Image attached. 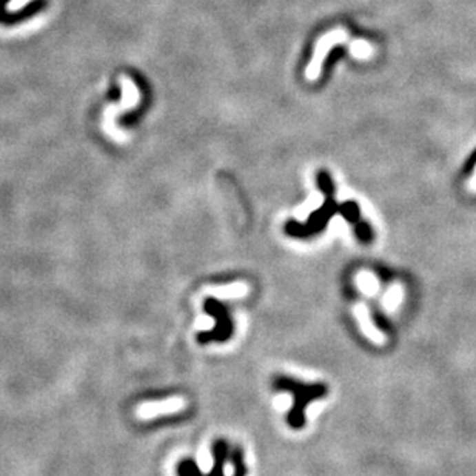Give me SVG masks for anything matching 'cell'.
Masks as SVG:
<instances>
[{
	"mask_svg": "<svg viewBox=\"0 0 476 476\" xmlns=\"http://www.w3.org/2000/svg\"><path fill=\"white\" fill-rule=\"evenodd\" d=\"M355 53L360 54V56H367L370 53V50H369L367 45L358 43V48H355Z\"/></svg>",
	"mask_w": 476,
	"mask_h": 476,
	"instance_id": "obj_4",
	"label": "cell"
},
{
	"mask_svg": "<svg viewBox=\"0 0 476 476\" xmlns=\"http://www.w3.org/2000/svg\"><path fill=\"white\" fill-rule=\"evenodd\" d=\"M204 309L208 315H211L214 318L216 325H214L211 331L199 333L198 341L200 344H208L213 341L227 342L234 333V324L230 316V309L227 307V304L219 302L218 299H214V298L207 299L204 304Z\"/></svg>",
	"mask_w": 476,
	"mask_h": 476,
	"instance_id": "obj_2",
	"label": "cell"
},
{
	"mask_svg": "<svg viewBox=\"0 0 476 476\" xmlns=\"http://www.w3.org/2000/svg\"><path fill=\"white\" fill-rule=\"evenodd\" d=\"M273 387L279 390V392L284 390V392L293 396V407L289 412V416H287V421L296 430L304 427V412L309 407V404L315 400H321V397L327 395V387L324 384H305L289 376H278L273 381Z\"/></svg>",
	"mask_w": 476,
	"mask_h": 476,
	"instance_id": "obj_1",
	"label": "cell"
},
{
	"mask_svg": "<svg viewBox=\"0 0 476 476\" xmlns=\"http://www.w3.org/2000/svg\"><path fill=\"white\" fill-rule=\"evenodd\" d=\"M45 0H34V2H31L28 3L25 8L22 10H19V11H14V12H8L6 11L5 14L2 16V19H0V23H6V25H11V23H19V22H22L23 19H28L31 16H34L37 14L39 11H42L43 10V6H45Z\"/></svg>",
	"mask_w": 476,
	"mask_h": 476,
	"instance_id": "obj_3",
	"label": "cell"
},
{
	"mask_svg": "<svg viewBox=\"0 0 476 476\" xmlns=\"http://www.w3.org/2000/svg\"><path fill=\"white\" fill-rule=\"evenodd\" d=\"M10 0H0V19H2V16L6 12V3H8Z\"/></svg>",
	"mask_w": 476,
	"mask_h": 476,
	"instance_id": "obj_5",
	"label": "cell"
}]
</instances>
